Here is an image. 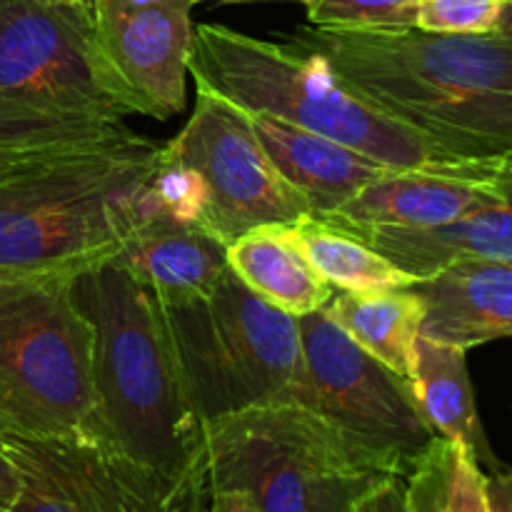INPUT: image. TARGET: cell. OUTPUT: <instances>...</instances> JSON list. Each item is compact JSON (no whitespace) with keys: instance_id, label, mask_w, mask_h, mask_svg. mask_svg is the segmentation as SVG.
<instances>
[{"instance_id":"obj_1","label":"cell","mask_w":512,"mask_h":512,"mask_svg":"<svg viewBox=\"0 0 512 512\" xmlns=\"http://www.w3.org/2000/svg\"><path fill=\"white\" fill-rule=\"evenodd\" d=\"M388 118L460 160L512 155V30L488 35L405 28H318L285 35Z\"/></svg>"},{"instance_id":"obj_2","label":"cell","mask_w":512,"mask_h":512,"mask_svg":"<svg viewBox=\"0 0 512 512\" xmlns=\"http://www.w3.org/2000/svg\"><path fill=\"white\" fill-rule=\"evenodd\" d=\"M73 293L93 328L95 443L165 475L208 463L160 300L113 260L75 275Z\"/></svg>"},{"instance_id":"obj_3","label":"cell","mask_w":512,"mask_h":512,"mask_svg":"<svg viewBox=\"0 0 512 512\" xmlns=\"http://www.w3.org/2000/svg\"><path fill=\"white\" fill-rule=\"evenodd\" d=\"M188 75H193L195 88L210 90L248 113L325 135L393 170L493 163L455 158L418 130L388 118L350 90L318 55L253 38L228 25H195Z\"/></svg>"},{"instance_id":"obj_4","label":"cell","mask_w":512,"mask_h":512,"mask_svg":"<svg viewBox=\"0 0 512 512\" xmlns=\"http://www.w3.org/2000/svg\"><path fill=\"white\" fill-rule=\"evenodd\" d=\"M160 148L143 135L0 183V275H78L113 258Z\"/></svg>"},{"instance_id":"obj_5","label":"cell","mask_w":512,"mask_h":512,"mask_svg":"<svg viewBox=\"0 0 512 512\" xmlns=\"http://www.w3.org/2000/svg\"><path fill=\"white\" fill-rule=\"evenodd\" d=\"M75 275H0V433L95 438L93 328Z\"/></svg>"},{"instance_id":"obj_6","label":"cell","mask_w":512,"mask_h":512,"mask_svg":"<svg viewBox=\"0 0 512 512\" xmlns=\"http://www.w3.org/2000/svg\"><path fill=\"white\" fill-rule=\"evenodd\" d=\"M210 490L243 493L260 512H353L393 473L300 405H263L205 423Z\"/></svg>"},{"instance_id":"obj_7","label":"cell","mask_w":512,"mask_h":512,"mask_svg":"<svg viewBox=\"0 0 512 512\" xmlns=\"http://www.w3.org/2000/svg\"><path fill=\"white\" fill-rule=\"evenodd\" d=\"M160 305L205 423L263 405H298V318L250 293L230 270L203 295Z\"/></svg>"},{"instance_id":"obj_8","label":"cell","mask_w":512,"mask_h":512,"mask_svg":"<svg viewBox=\"0 0 512 512\" xmlns=\"http://www.w3.org/2000/svg\"><path fill=\"white\" fill-rule=\"evenodd\" d=\"M133 93L100 50L90 10L0 0V120H125Z\"/></svg>"},{"instance_id":"obj_9","label":"cell","mask_w":512,"mask_h":512,"mask_svg":"<svg viewBox=\"0 0 512 512\" xmlns=\"http://www.w3.org/2000/svg\"><path fill=\"white\" fill-rule=\"evenodd\" d=\"M303 390L300 408L405 478L438 438L420 413L405 378L360 348L325 310L298 318Z\"/></svg>"},{"instance_id":"obj_10","label":"cell","mask_w":512,"mask_h":512,"mask_svg":"<svg viewBox=\"0 0 512 512\" xmlns=\"http://www.w3.org/2000/svg\"><path fill=\"white\" fill-rule=\"evenodd\" d=\"M20 480L10 512H208V463L165 475L90 438L0 433Z\"/></svg>"},{"instance_id":"obj_11","label":"cell","mask_w":512,"mask_h":512,"mask_svg":"<svg viewBox=\"0 0 512 512\" xmlns=\"http://www.w3.org/2000/svg\"><path fill=\"white\" fill-rule=\"evenodd\" d=\"M165 148L205 180L208 208L200 228L225 248L260 225H293L310 215L303 195L255 138L248 113L210 90L198 88L193 115Z\"/></svg>"},{"instance_id":"obj_12","label":"cell","mask_w":512,"mask_h":512,"mask_svg":"<svg viewBox=\"0 0 512 512\" xmlns=\"http://www.w3.org/2000/svg\"><path fill=\"white\" fill-rule=\"evenodd\" d=\"M198 0H95L100 50L140 115L170 120L188 103V55Z\"/></svg>"},{"instance_id":"obj_13","label":"cell","mask_w":512,"mask_h":512,"mask_svg":"<svg viewBox=\"0 0 512 512\" xmlns=\"http://www.w3.org/2000/svg\"><path fill=\"white\" fill-rule=\"evenodd\" d=\"M510 158L455 170H390L320 220L340 230L415 228L510 203Z\"/></svg>"},{"instance_id":"obj_14","label":"cell","mask_w":512,"mask_h":512,"mask_svg":"<svg viewBox=\"0 0 512 512\" xmlns=\"http://www.w3.org/2000/svg\"><path fill=\"white\" fill-rule=\"evenodd\" d=\"M110 260L128 270L160 303L203 295L228 273L225 245L198 225L168 218L150 195L148 183L140 220Z\"/></svg>"},{"instance_id":"obj_15","label":"cell","mask_w":512,"mask_h":512,"mask_svg":"<svg viewBox=\"0 0 512 512\" xmlns=\"http://www.w3.org/2000/svg\"><path fill=\"white\" fill-rule=\"evenodd\" d=\"M410 288L423 303L420 338L473 350L512 335V263L465 260Z\"/></svg>"},{"instance_id":"obj_16","label":"cell","mask_w":512,"mask_h":512,"mask_svg":"<svg viewBox=\"0 0 512 512\" xmlns=\"http://www.w3.org/2000/svg\"><path fill=\"white\" fill-rule=\"evenodd\" d=\"M248 120L278 173L303 195L315 218L338 210L365 185L393 170L325 135L295 128L270 115L248 113Z\"/></svg>"},{"instance_id":"obj_17","label":"cell","mask_w":512,"mask_h":512,"mask_svg":"<svg viewBox=\"0 0 512 512\" xmlns=\"http://www.w3.org/2000/svg\"><path fill=\"white\" fill-rule=\"evenodd\" d=\"M375 253L410 275L425 280L465 260L512 263V208L510 203L485 205L460 218L415 228H358L345 230Z\"/></svg>"},{"instance_id":"obj_18","label":"cell","mask_w":512,"mask_h":512,"mask_svg":"<svg viewBox=\"0 0 512 512\" xmlns=\"http://www.w3.org/2000/svg\"><path fill=\"white\" fill-rule=\"evenodd\" d=\"M228 270L280 313L303 318L323 310L333 288L310 265L293 225H260L225 248Z\"/></svg>"},{"instance_id":"obj_19","label":"cell","mask_w":512,"mask_h":512,"mask_svg":"<svg viewBox=\"0 0 512 512\" xmlns=\"http://www.w3.org/2000/svg\"><path fill=\"white\" fill-rule=\"evenodd\" d=\"M410 390L420 413L438 438L463 445L483 468V473H498L508 468L495 455L485 435L475 403L473 380H470L468 350L418 338Z\"/></svg>"},{"instance_id":"obj_20","label":"cell","mask_w":512,"mask_h":512,"mask_svg":"<svg viewBox=\"0 0 512 512\" xmlns=\"http://www.w3.org/2000/svg\"><path fill=\"white\" fill-rule=\"evenodd\" d=\"M325 313L373 358L410 383L415 370V345L423 323V303L410 288L340 290Z\"/></svg>"},{"instance_id":"obj_21","label":"cell","mask_w":512,"mask_h":512,"mask_svg":"<svg viewBox=\"0 0 512 512\" xmlns=\"http://www.w3.org/2000/svg\"><path fill=\"white\" fill-rule=\"evenodd\" d=\"M125 120H0V183L73 155L140 140Z\"/></svg>"},{"instance_id":"obj_22","label":"cell","mask_w":512,"mask_h":512,"mask_svg":"<svg viewBox=\"0 0 512 512\" xmlns=\"http://www.w3.org/2000/svg\"><path fill=\"white\" fill-rule=\"evenodd\" d=\"M293 230L305 258L330 288L378 290L408 288L415 283L410 275L375 253L368 243L315 215L300 218L298 223H293Z\"/></svg>"},{"instance_id":"obj_23","label":"cell","mask_w":512,"mask_h":512,"mask_svg":"<svg viewBox=\"0 0 512 512\" xmlns=\"http://www.w3.org/2000/svg\"><path fill=\"white\" fill-rule=\"evenodd\" d=\"M408 512H490L485 473L455 440L435 438L403 478Z\"/></svg>"},{"instance_id":"obj_24","label":"cell","mask_w":512,"mask_h":512,"mask_svg":"<svg viewBox=\"0 0 512 512\" xmlns=\"http://www.w3.org/2000/svg\"><path fill=\"white\" fill-rule=\"evenodd\" d=\"M512 0H420L415 28L445 35H488L510 30Z\"/></svg>"},{"instance_id":"obj_25","label":"cell","mask_w":512,"mask_h":512,"mask_svg":"<svg viewBox=\"0 0 512 512\" xmlns=\"http://www.w3.org/2000/svg\"><path fill=\"white\" fill-rule=\"evenodd\" d=\"M148 190L168 218H173L175 223L200 228L205 208H208L205 180L200 178L198 170L175 158L165 145L160 148L158 163L150 173Z\"/></svg>"},{"instance_id":"obj_26","label":"cell","mask_w":512,"mask_h":512,"mask_svg":"<svg viewBox=\"0 0 512 512\" xmlns=\"http://www.w3.org/2000/svg\"><path fill=\"white\" fill-rule=\"evenodd\" d=\"M420 0H305L318 28H405L415 23Z\"/></svg>"},{"instance_id":"obj_27","label":"cell","mask_w":512,"mask_h":512,"mask_svg":"<svg viewBox=\"0 0 512 512\" xmlns=\"http://www.w3.org/2000/svg\"><path fill=\"white\" fill-rule=\"evenodd\" d=\"M353 512H408V508H405L403 478L390 475V478L380 480L368 493L360 495L358 503L353 505Z\"/></svg>"},{"instance_id":"obj_28","label":"cell","mask_w":512,"mask_h":512,"mask_svg":"<svg viewBox=\"0 0 512 512\" xmlns=\"http://www.w3.org/2000/svg\"><path fill=\"white\" fill-rule=\"evenodd\" d=\"M485 495L490 512H512V475L508 468L485 473Z\"/></svg>"},{"instance_id":"obj_29","label":"cell","mask_w":512,"mask_h":512,"mask_svg":"<svg viewBox=\"0 0 512 512\" xmlns=\"http://www.w3.org/2000/svg\"><path fill=\"white\" fill-rule=\"evenodd\" d=\"M208 512H260L245 498L243 493L235 490H210Z\"/></svg>"},{"instance_id":"obj_30","label":"cell","mask_w":512,"mask_h":512,"mask_svg":"<svg viewBox=\"0 0 512 512\" xmlns=\"http://www.w3.org/2000/svg\"><path fill=\"white\" fill-rule=\"evenodd\" d=\"M18 493H20L18 473H15L13 465L8 463V458L0 453V512L13 510L15 500H18Z\"/></svg>"},{"instance_id":"obj_31","label":"cell","mask_w":512,"mask_h":512,"mask_svg":"<svg viewBox=\"0 0 512 512\" xmlns=\"http://www.w3.org/2000/svg\"><path fill=\"white\" fill-rule=\"evenodd\" d=\"M48 3H60V5H75V8H83L93 13L95 0H48Z\"/></svg>"},{"instance_id":"obj_32","label":"cell","mask_w":512,"mask_h":512,"mask_svg":"<svg viewBox=\"0 0 512 512\" xmlns=\"http://www.w3.org/2000/svg\"><path fill=\"white\" fill-rule=\"evenodd\" d=\"M198 3H203V0H198ZM213 3H253V0H213ZM293 3L305 5V0H293Z\"/></svg>"},{"instance_id":"obj_33","label":"cell","mask_w":512,"mask_h":512,"mask_svg":"<svg viewBox=\"0 0 512 512\" xmlns=\"http://www.w3.org/2000/svg\"><path fill=\"white\" fill-rule=\"evenodd\" d=\"M133 3H148V0H133Z\"/></svg>"}]
</instances>
